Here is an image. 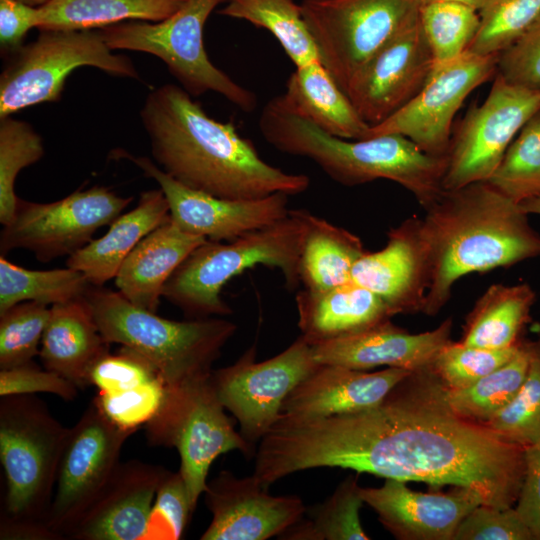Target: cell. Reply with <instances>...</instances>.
I'll return each instance as SVG.
<instances>
[{"label":"cell","instance_id":"19","mask_svg":"<svg viewBox=\"0 0 540 540\" xmlns=\"http://www.w3.org/2000/svg\"><path fill=\"white\" fill-rule=\"evenodd\" d=\"M212 519L201 540H265L280 536L305 514L295 495L269 494L254 476L223 470L203 492Z\"/></svg>","mask_w":540,"mask_h":540},{"label":"cell","instance_id":"10","mask_svg":"<svg viewBox=\"0 0 540 540\" xmlns=\"http://www.w3.org/2000/svg\"><path fill=\"white\" fill-rule=\"evenodd\" d=\"M92 66L112 76L139 79L132 60L114 54L96 30H40L22 45L0 75V119L24 108L58 101L77 68Z\"/></svg>","mask_w":540,"mask_h":540},{"label":"cell","instance_id":"7","mask_svg":"<svg viewBox=\"0 0 540 540\" xmlns=\"http://www.w3.org/2000/svg\"><path fill=\"white\" fill-rule=\"evenodd\" d=\"M69 428L34 395L0 400V461L6 493L1 515L46 523Z\"/></svg>","mask_w":540,"mask_h":540},{"label":"cell","instance_id":"13","mask_svg":"<svg viewBox=\"0 0 540 540\" xmlns=\"http://www.w3.org/2000/svg\"><path fill=\"white\" fill-rule=\"evenodd\" d=\"M133 201L104 186L78 189L50 203L18 199L15 216L3 226L0 253L25 249L41 262L72 255L110 225Z\"/></svg>","mask_w":540,"mask_h":540},{"label":"cell","instance_id":"23","mask_svg":"<svg viewBox=\"0 0 540 540\" xmlns=\"http://www.w3.org/2000/svg\"><path fill=\"white\" fill-rule=\"evenodd\" d=\"M453 321L436 328L410 333L391 319L350 335L311 345L319 364L355 370L386 366L415 371L431 366L439 351L451 342Z\"/></svg>","mask_w":540,"mask_h":540},{"label":"cell","instance_id":"20","mask_svg":"<svg viewBox=\"0 0 540 540\" xmlns=\"http://www.w3.org/2000/svg\"><path fill=\"white\" fill-rule=\"evenodd\" d=\"M364 504L378 515L380 523L399 540H453L464 517L479 504L473 490L452 486L447 492L410 489L407 482L385 479L380 487H361Z\"/></svg>","mask_w":540,"mask_h":540},{"label":"cell","instance_id":"38","mask_svg":"<svg viewBox=\"0 0 540 540\" xmlns=\"http://www.w3.org/2000/svg\"><path fill=\"white\" fill-rule=\"evenodd\" d=\"M418 18L434 66L467 51L480 24L479 11L450 1L420 3Z\"/></svg>","mask_w":540,"mask_h":540},{"label":"cell","instance_id":"35","mask_svg":"<svg viewBox=\"0 0 540 540\" xmlns=\"http://www.w3.org/2000/svg\"><path fill=\"white\" fill-rule=\"evenodd\" d=\"M356 475L347 476L324 502L306 508L305 515L281 534L286 540H368L360 521L364 501Z\"/></svg>","mask_w":540,"mask_h":540},{"label":"cell","instance_id":"43","mask_svg":"<svg viewBox=\"0 0 540 540\" xmlns=\"http://www.w3.org/2000/svg\"><path fill=\"white\" fill-rule=\"evenodd\" d=\"M520 344L504 349H486L451 341L439 351L431 368L447 390L464 389L509 361Z\"/></svg>","mask_w":540,"mask_h":540},{"label":"cell","instance_id":"2","mask_svg":"<svg viewBox=\"0 0 540 540\" xmlns=\"http://www.w3.org/2000/svg\"><path fill=\"white\" fill-rule=\"evenodd\" d=\"M153 158L181 184L225 199L306 191L310 179L283 171L258 154L230 122L211 118L181 86L148 93L140 111Z\"/></svg>","mask_w":540,"mask_h":540},{"label":"cell","instance_id":"44","mask_svg":"<svg viewBox=\"0 0 540 540\" xmlns=\"http://www.w3.org/2000/svg\"><path fill=\"white\" fill-rule=\"evenodd\" d=\"M167 386L163 379H157L127 390L97 392L92 403L113 424L133 434L159 410Z\"/></svg>","mask_w":540,"mask_h":540},{"label":"cell","instance_id":"37","mask_svg":"<svg viewBox=\"0 0 540 540\" xmlns=\"http://www.w3.org/2000/svg\"><path fill=\"white\" fill-rule=\"evenodd\" d=\"M487 182L517 204L540 197V111L514 138Z\"/></svg>","mask_w":540,"mask_h":540},{"label":"cell","instance_id":"41","mask_svg":"<svg viewBox=\"0 0 540 540\" xmlns=\"http://www.w3.org/2000/svg\"><path fill=\"white\" fill-rule=\"evenodd\" d=\"M540 16V0H488L467 51L499 55Z\"/></svg>","mask_w":540,"mask_h":540},{"label":"cell","instance_id":"56","mask_svg":"<svg viewBox=\"0 0 540 540\" xmlns=\"http://www.w3.org/2000/svg\"><path fill=\"white\" fill-rule=\"evenodd\" d=\"M533 329H534L537 337L540 338V320L538 322H536Z\"/></svg>","mask_w":540,"mask_h":540},{"label":"cell","instance_id":"16","mask_svg":"<svg viewBox=\"0 0 540 540\" xmlns=\"http://www.w3.org/2000/svg\"><path fill=\"white\" fill-rule=\"evenodd\" d=\"M131 435L108 420L93 403L69 428L46 518L48 527L62 539L113 474Z\"/></svg>","mask_w":540,"mask_h":540},{"label":"cell","instance_id":"24","mask_svg":"<svg viewBox=\"0 0 540 540\" xmlns=\"http://www.w3.org/2000/svg\"><path fill=\"white\" fill-rule=\"evenodd\" d=\"M410 372L394 367L366 372L320 364L285 398L282 413L315 418L368 410L380 404Z\"/></svg>","mask_w":540,"mask_h":540},{"label":"cell","instance_id":"11","mask_svg":"<svg viewBox=\"0 0 540 540\" xmlns=\"http://www.w3.org/2000/svg\"><path fill=\"white\" fill-rule=\"evenodd\" d=\"M420 0H303L321 63L344 91L352 76L418 15Z\"/></svg>","mask_w":540,"mask_h":540},{"label":"cell","instance_id":"32","mask_svg":"<svg viewBox=\"0 0 540 540\" xmlns=\"http://www.w3.org/2000/svg\"><path fill=\"white\" fill-rule=\"evenodd\" d=\"M187 0H52L38 7L39 30H94L127 22H160Z\"/></svg>","mask_w":540,"mask_h":540},{"label":"cell","instance_id":"6","mask_svg":"<svg viewBox=\"0 0 540 540\" xmlns=\"http://www.w3.org/2000/svg\"><path fill=\"white\" fill-rule=\"evenodd\" d=\"M307 210L290 209L283 219L227 242L206 241L195 248L172 273L162 297L191 319L227 316L224 286L257 265L282 273L286 287L299 284L298 260L306 230Z\"/></svg>","mask_w":540,"mask_h":540},{"label":"cell","instance_id":"5","mask_svg":"<svg viewBox=\"0 0 540 540\" xmlns=\"http://www.w3.org/2000/svg\"><path fill=\"white\" fill-rule=\"evenodd\" d=\"M83 300L105 340L141 354L167 385L209 376L237 330L236 324L221 318L166 319L102 286L91 285Z\"/></svg>","mask_w":540,"mask_h":540},{"label":"cell","instance_id":"54","mask_svg":"<svg viewBox=\"0 0 540 540\" xmlns=\"http://www.w3.org/2000/svg\"><path fill=\"white\" fill-rule=\"evenodd\" d=\"M430 1H450L460 3L466 6H469L477 11H480L488 0H420V3L430 2Z\"/></svg>","mask_w":540,"mask_h":540},{"label":"cell","instance_id":"22","mask_svg":"<svg viewBox=\"0 0 540 540\" xmlns=\"http://www.w3.org/2000/svg\"><path fill=\"white\" fill-rule=\"evenodd\" d=\"M167 471L136 459L119 462L66 539L143 540L158 487Z\"/></svg>","mask_w":540,"mask_h":540},{"label":"cell","instance_id":"3","mask_svg":"<svg viewBox=\"0 0 540 540\" xmlns=\"http://www.w3.org/2000/svg\"><path fill=\"white\" fill-rule=\"evenodd\" d=\"M421 234L430 283L422 313L437 315L462 277L540 256V233L519 204L487 181L443 190L425 209Z\"/></svg>","mask_w":540,"mask_h":540},{"label":"cell","instance_id":"4","mask_svg":"<svg viewBox=\"0 0 540 540\" xmlns=\"http://www.w3.org/2000/svg\"><path fill=\"white\" fill-rule=\"evenodd\" d=\"M258 126L275 149L310 159L341 185L352 187L389 180L409 191L424 210L444 190L446 157L425 153L403 135L336 137L289 109L281 95L265 104Z\"/></svg>","mask_w":540,"mask_h":540},{"label":"cell","instance_id":"34","mask_svg":"<svg viewBox=\"0 0 540 540\" xmlns=\"http://www.w3.org/2000/svg\"><path fill=\"white\" fill-rule=\"evenodd\" d=\"M92 284L79 270L67 267L31 270L0 257V314L12 306L35 301L55 305L83 299Z\"/></svg>","mask_w":540,"mask_h":540},{"label":"cell","instance_id":"1","mask_svg":"<svg viewBox=\"0 0 540 540\" xmlns=\"http://www.w3.org/2000/svg\"><path fill=\"white\" fill-rule=\"evenodd\" d=\"M338 467L385 479L465 487L483 504L513 507L524 448L459 415L431 366L411 371L368 410L329 417L282 413L259 442L254 475L263 485Z\"/></svg>","mask_w":540,"mask_h":540},{"label":"cell","instance_id":"28","mask_svg":"<svg viewBox=\"0 0 540 540\" xmlns=\"http://www.w3.org/2000/svg\"><path fill=\"white\" fill-rule=\"evenodd\" d=\"M169 217L163 191H144L132 210L119 215L103 236L70 255L66 266L81 271L92 285L102 286L115 278L136 245Z\"/></svg>","mask_w":540,"mask_h":540},{"label":"cell","instance_id":"29","mask_svg":"<svg viewBox=\"0 0 540 540\" xmlns=\"http://www.w3.org/2000/svg\"><path fill=\"white\" fill-rule=\"evenodd\" d=\"M281 97L289 109L330 135L367 137L370 126L321 61L296 67Z\"/></svg>","mask_w":540,"mask_h":540},{"label":"cell","instance_id":"15","mask_svg":"<svg viewBox=\"0 0 540 540\" xmlns=\"http://www.w3.org/2000/svg\"><path fill=\"white\" fill-rule=\"evenodd\" d=\"M498 57L465 51L435 65L422 89L384 122L370 127L366 138L400 134L425 153L446 157L456 113L473 90L497 73Z\"/></svg>","mask_w":540,"mask_h":540},{"label":"cell","instance_id":"27","mask_svg":"<svg viewBox=\"0 0 540 540\" xmlns=\"http://www.w3.org/2000/svg\"><path fill=\"white\" fill-rule=\"evenodd\" d=\"M83 299L52 305L40 344L43 367L72 382L89 386L92 366L109 351Z\"/></svg>","mask_w":540,"mask_h":540},{"label":"cell","instance_id":"26","mask_svg":"<svg viewBox=\"0 0 540 540\" xmlns=\"http://www.w3.org/2000/svg\"><path fill=\"white\" fill-rule=\"evenodd\" d=\"M298 327L310 344L363 331L391 319L385 303L370 290L349 281L325 291L296 295Z\"/></svg>","mask_w":540,"mask_h":540},{"label":"cell","instance_id":"36","mask_svg":"<svg viewBox=\"0 0 540 540\" xmlns=\"http://www.w3.org/2000/svg\"><path fill=\"white\" fill-rule=\"evenodd\" d=\"M528 368L529 353L522 340L517 353L498 369L467 388L447 390L449 403L462 417L486 424L517 396Z\"/></svg>","mask_w":540,"mask_h":540},{"label":"cell","instance_id":"30","mask_svg":"<svg viewBox=\"0 0 540 540\" xmlns=\"http://www.w3.org/2000/svg\"><path fill=\"white\" fill-rule=\"evenodd\" d=\"M535 301L536 293L528 283L490 285L466 316L460 341L486 349L518 345Z\"/></svg>","mask_w":540,"mask_h":540},{"label":"cell","instance_id":"47","mask_svg":"<svg viewBox=\"0 0 540 540\" xmlns=\"http://www.w3.org/2000/svg\"><path fill=\"white\" fill-rule=\"evenodd\" d=\"M453 540H534L514 506L479 504L459 524Z\"/></svg>","mask_w":540,"mask_h":540},{"label":"cell","instance_id":"49","mask_svg":"<svg viewBox=\"0 0 540 540\" xmlns=\"http://www.w3.org/2000/svg\"><path fill=\"white\" fill-rule=\"evenodd\" d=\"M79 388L59 374L40 368L33 361L7 369H0V396L54 394L65 401H73Z\"/></svg>","mask_w":540,"mask_h":540},{"label":"cell","instance_id":"14","mask_svg":"<svg viewBox=\"0 0 540 540\" xmlns=\"http://www.w3.org/2000/svg\"><path fill=\"white\" fill-rule=\"evenodd\" d=\"M540 111V90L496 73L488 96L466 113L451 136L443 189L487 181L523 126Z\"/></svg>","mask_w":540,"mask_h":540},{"label":"cell","instance_id":"21","mask_svg":"<svg viewBox=\"0 0 540 540\" xmlns=\"http://www.w3.org/2000/svg\"><path fill=\"white\" fill-rule=\"evenodd\" d=\"M351 281L376 294L392 316L422 313L430 271L421 218L411 216L392 227L381 250L365 252L356 261Z\"/></svg>","mask_w":540,"mask_h":540},{"label":"cell","instance_id":"25","mask_svg":"<svg viewBox=\"0 0 540 540\" xmlns=\"http://www.w3.org/2000/svg\"><path fill=\"white\" fill-rule=\"evenodd\" d=\"M206 241L185 232L169 217L146 235L123 261L115 276L118 292L133 305L157 312L169 277Z\"/></svg>","mask_w":540,"mask_h":540},{"label":"cell","instance_id":"55","mask_svg":"<svg viewBox=\"0 0 540 540\" xmlns=\"http://www.w3.org/2000/svg\"><path fill=\"white\" fill-rule=\"evenodd\" d=\"M21 2H24L28 5H31V6H34V7H40V6H43L47 3H49L50 1L52 0H19Z\"/></svg>","mask_w":540,"mask_h":540},{"label":"cell","instance_id":"51","mask_svg":"<svg viewBox=\"0 0 540 540\" xmlns=\"http://www.w3.org/2000/svg\"><path fill=\"white\" fill-rule=\"evenodd\" d=\"M38 7L19 0H0V46L2 52L13 54L22 45L32 28H37Z\"/></svg>","mask_w":540,"mask_h":540},{"label":"cell","instance_id":"48","mask_svg":"<svg viewBox=\"0 0 540 540\" xmlns=\"http://www.w3.org/2000/svg\"><path fill=\"white\" fill-rule=\"evenodd\" d=\"M497 73L512 84L540 90V16L499 54Z\"/></svg>","mask_w":540,"mask_h":540},{"label":"cell","instance_id":"9","mask_svg":"<svg viewBox=\"0 0 540 540\" xmlns=\"http://www.w3.org/2000/svg\"><path fill=\"white\" fill-rule=\"evenodd\" d=\"M210 375L168 385L161 407L145 425L149 445L178 451L179 472L194 509L206 488L210 466L218 456L233 450L246 457L256 453L226 415Z\"/></svg>","mask_w":540,"mask_h":540},{"label":"cell","instance_id":"52","mask_svg":"<svg viewBox=\"0 0 540 540\" xmlns=\"http://www.w3.org/2000/svg\"><path fill=\"white\" fill-rule=\"evenodd\" d=\"M1 540H59L60 535L48 527L45 522L21 520L1 515Z\"/></svg>","mask_w":540,"mask_h":540},{"label":"cell","instance_id":"53","mask_svg":"<svg viewBox=\"0 0 540 540\" xmlns=\"http://www.w3.org/2000/svg\"><path fill=\"white\" fill-rule=\"evenodd\" d=\"M519 205L526 214H534L540 216V197L526 200Z\"/></svg>","mask_w":540,"mask_h":540},{"label":"cell","instance_id":"18","mask_svg":"<svg viewBox=\"0 0 540 540\" xmlns=\"http://www.w3.org/2000/svg\"><path fill=\"white\" fill-rule=\"evenodd\" d=\"M433 67L417 15L361 66L344 92L372 127L406 105L422 89Z\"/></svg>","mask_w":540,"mask_h":540},{"label":"cell","instance_id":"31","mask_svg":"<svg viewBox=\"0 0 540 540\" xmlns=\"http://www.w3.org/2000/svg\"><path fill=\"white\" fill-rule=\"evenodd\" d=\"M350 231L307 211L299 260V282L309 291H325L351 281L356 261L365 253Z\"/></svg>","mask_w":540,"mask_h":540},{"label":"cell","instance_id":"33","mask_svg":"<svg viewBox=\"0 0 540 540\" xmlns=\"http://www.w3.org/2000/svg\"><path fill=\"white\" fill-rule=\"evenodd\" d=\"M218 13L270 32L295 67L320 61L301 4L294 0H227Z\"/></svg>","mask_w":540,"mask_h":540},{"label":"cell","instance_id":"46","mask_svg":"<svg viewBox=\"0 0 540 540\" xmlns=\"http://www.w3.org/2000/svg\"><path fill=\"white\" fill-rule=\"evenodd\" d=\"M163 379L157 369L141 354L126 347L102 356L90 369L89 386L97 392H117Z\"/></svg>","mask_w":540,"mask_h":540},{"label":"cell","instance_id":"12","mask_svg":"<svg viewBox=\"0 0 540 540\" xmlns=\"http://www.w3.org/2000/svg\"><path fill=\"white\" fill-rule=\"evenodd\" d=\"M256 353L254 344L234 364L210 375L220 402L237 419L240 434L254 450L280 417L285 398L320 365L301 335L265 361L257 362Z\"/></svg>","mask_w":540,"mask_h":540},{"label":"cell","instance_id":"39","mask_svg":"<svg viewBox=\"0 0 540 540\" xmlns=\"http://www.w3.org/2000/svg\"><path fill=\"white\" fill-rule=\"evenodd\" d=\"M41 136L33 127L11 116L0 119V223L8 225L15 216L19 197L14 184L19 172L44 155Z\"/></svg>","mask_w":540,"mask_h":540},{"label":"cell","instance_id":"42","mask_svg":"<svg viewBox=\"0 0 540 540\" xmlns=\"http://www.w3.org/2000/svg\"><path fill=\"white\" fill-rule=\"evenodd\" d=\"M50 311L46 304L25 301L0 314V369L29 363L39 355Z\"/></svg>","mask_w":540,"mask_h":540},{"label":"cell","instance_id":"50","mask_svg":"<svg viewBox=\"0 0 540 540\" xmlns=\"http://www.w3.org/2000/svg\"><path fill=\"white\" fill-rule=\"evenodd\" d=\"M525 470L515 510L540 540V443L524 448Z\"/></svg>","mask_w":540,"mask_h":540},{"label":"cell","instance_id":"8","mask_svg":"<svg viewBox=\"0 0 540 540\" xmlns=\"http://www.w3.org/2000/svg\"><path fill=\"white\" fill-rule=\"evenodd\" d=\"M227 0H187L167 19L127 21L98 29L112 50L152 54L162 60L191 96L218 93L245 112L257 106L255 93L216 67L204 48V27L215 8Z\"/></svg>","mask_w":540,"mask_h":540},{"label":"cell","instance_id":"45","mask_svg":"<svg viewBox=\"0 0 540 540\" xmlns=\"http://www.w3.org/2000/svg\"><path fill=\"white\" fill-rule=\"evenodd\" d=\"M194 511L181 473L168 470L158 487L143 540L180 539Z\"/></svg>","mask_w":540,"mask_h":540},{"label":"cell","instance_id":"40","mask_svg":"<svg viewBox=\"0 0 540 540\" xmlns=\"http://www.w3.org/2000/svg\"><path fill=\"white\" fill-rule=\"evenodd\" d=\"M529 368L513 401L485 425L523 448L540 443V338L525 340Z\"/></svg>","mask_w":540,"mask_h":540},{"label":"cell","instance_id":"17","mask_svg":"<svg viewBox=\"0 0 540 540\" xmlns=\"http://www.w3.org/2000/svg\"><path fill=\"white\" fill-rule=\"evenodd\" d=\"M155 180L169 205L171 219L185 232L227 242L269 226L289 214L288 196L274 193L255 199H225L193 190L167 174L150 158L116 151Z\"/></svg>","mask_w":540,"mask_h":540}]
</instances>
